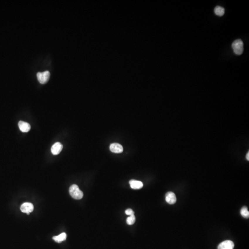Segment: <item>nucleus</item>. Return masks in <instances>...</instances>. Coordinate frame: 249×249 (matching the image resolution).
Instances as JSON below:
<instances>
[{
	"instance_id": "1",
	"label": "nucleus",
	"mask_w": 249,
	"mask_h": 249,
	"mask_svg": "<svg viewBox=\"0 0 249 249\" xmlns=\"http://www.w3.org/2000/svg\"><path fill=\"white\" fill-rule=\"evenodd\" d=\"M69 193L74 199H80L83 197V193L76 185H73L70 187Z\"/></svg>"
},
{
	"instance_id": "2",
	"label": "nucleus",
	"mask_w": 249,
	"mask_h": 249,
	"mask_svg": "<svg viewBox=\"0 0 249 249\" xmlns=\"http://www.w3.org/2000/svg\"><path fill=\"white\" fill-rule=\"evenodd\" d=\"M232 48L235 54L241 55L244 51V43L241 39H237L232 43Z\"/></svg>"
},
{
	"instance_id": "3",
	"label": "nucleus",
	"mask_w": 249,
	"mask_h": 249,
	"mask_svg": "<svg viewBox=\"0 0 249 249\" xmlns=\"http://www.w3.org/2000/svg\"><path fill=\"white\" fill-rule=\"evenodd\" d=\"M50 74L49 71H45L42 73H38L37 74V78L38 81L41 84L47 83L50 79Z\"/></svg>"
},
{
	"instance_id": "4",
	"label": "nucleus",
	"mask_w": 249,
	"mask_h": 249,
	"mask_svg": "<svg viewBox=\"0 0 249 249\" xmlns=\"http://www.w3.org/2000/svg\"><path fill=\"white\" fill-rule=\"evenodd\" d=\"M34 209L33 205L31 203H25L22 204L21 207V211L23 213H25L27 214H29L30 212H33Z\"/></svg>"
},
{
	"instance_id": "5",
	"label": "nucleus",
	"mask_w": 249,
	"mask_h": 249,
	"mask_svg": "<svg viewBox=\"0 0 249 249\" xmlns=\"http://www.w3.org/2000/svg\"><path fill=\"white\" fill-rule=\"evenodd\" d=\"M234 244L231 241H226L219 244L218 249H233Z\"/></svg>"
},
{
	"instance_id": "6",
	"label": "nucleus",
	"mask_w": 249,
	"mask_h": 249,
	"mask_svg": "<svg viewBox=\"0 0 249 249\" xmlns=\"http://www.w3.org/2000/svg\"><path fill=\"white\" fill-rule=\"evenodd\" d=\"M63 149V145L60 142H57L53 145L51 149V152L54 155H58Z\"/></svg>"
},
{
	"instance_id": "7",
	"label": "nucleus",
	"mask_w": 249,
	"mask_h": 249,
	"mask_svg": "<svg viewBox=\"0 0 249 249\" xmlns=\"http://www.w3.org/2000/svg\"><path fill=\"white\" fill-rule=\"evenodd\" d=\"M110 150L113 153H121L123 151V148L121 144L118 143L112 144L110 147Z\"/></svg>"
},
{
	"instance_id": "8",
	"label": "nucleus",
	"mask_w": 249,
	"mask_h": 249,
	"mask_svg": "<svg viewBox=\"0 0 249 249\" xmlns=\"http://www.w3.org/2000/svg\"><path fill=\"white\" fill-rule=\"evenodd\" d=\"M165 199L168 204H173L176 202V197L174 193L172 192H167L165 196Z\"/></svg>"
},
{
	"instance_id": "9",
	"label": "nucleus",
	"mask_w": 249,
	"mask_h": 249,
	"mask_svg": "<svg viewBox=\"0 0 249 249\" xmlns=\"http://www.w3.org/2000/svg\"><path fill=\"white\" fill-rule=\"evenodd\" d=\"M18 127L22 132H28L30 129V126L29 124L23 121H20L18 123Z\"/></svg>"
},
{
	"instance_id": "10",
	"label": "nucleus",
	"mask_w": 249,
	"mask_h": 249,
	"mask_svg": "<svg viewBox=\"0 0 249 249\" xmlns=\"http://www.w3.org/2000/svg\"><path fill=\"white\" fill-rule=\"evenodd\" d=\"M130 186L133 189H139L142 188L143 186V183L141 181L132 180L129 181Z\"/></svg>"
},
{
	"instance_id": "11",
	"label": "nucleus",
	"mask_w": 249,
	"mask_h": 249,
	"mask_svg": "<svg viewBox=\"0 0 249 249\" xmlns=\"http://www.w3.org/2000/svg\"><path fill=\"white\" fill-rule=\"evenodd\" d=\"M66 238V233H61L58 236H54L53 238V239L57 243H61L65 241Z\"/></svg>"
},
{
	"instance_id": "12",
	"label": "nucleus",
	"mask_w": 249,
	"mask_h": 249,
	"mask_svg": "<svg viewBox=\"0 0 249 249\" xmlns=\"http://www.w3.org/2000/svg\"><path fill=\"white\" fill-rule=\"evenodd\" d=\"M214 13L218 16H222L225 13V9L222 7L217 6L214 9Z\"/></svg>"
},
{
	"instance_id": "13",
	"label": "nucleus",
	"mask_w": 249,
	"mask_h": 249,
	"mask_svg": "<svg viewBox=\"0 0 249 249\" xmlns=\"http://www.w3.org/2000/svg\"><path fill=\"white\" fill-rule=\"evenodd\" d=\"M241 214L243 217L248 218L249 217V212L246 206H244L241 209Z\"/></svg>"
},
{
	"instance_id": "14",
	"label": "nucleus",
	"mask_w": 249,
	"mask_h": 249,
	"mask_svg": "<svg viewBox=\"0 0 249 249\" xmlns=\"http://www.w3.org/2000/svg\"><path fill=\"white\" fill-rule=\"evenodd\" d=\"M136 218L134 215L130 216L127 219V222L129 225H132L135 222Z\"/></svg>"
},
{
	"instance_id": "15",
	"label": "nucleus",
	"mask_w": 249,
	"mask_h": 249,
	"mask_svg": "<svg viewBox=\"0 0 249 249\" xmlns=\"http://www.w3.org/2000/svg\"><path fill=\"white\" fill-rule=\"evenodd\" d=\"M125 213L127 215H128V216H132V215H134V212H133V210L132 209H127V210L125 211Z\"/></svg>"
},
{
	"instance_id": "16",
	"label": "nucleus",
	"mask_w": 249,
	"mask_h": 249,
	"mask_svg": "<svg viewBox=\"0 0 249 249\" xmlns=\"http://www.w3.org/2000/svg\"><path fill=\"white\" fill-rule=\"evenodd\" d=\"M246 159L248 161H249V152H248L247 155H246Z\"/></svg>"
}]
</instances>
